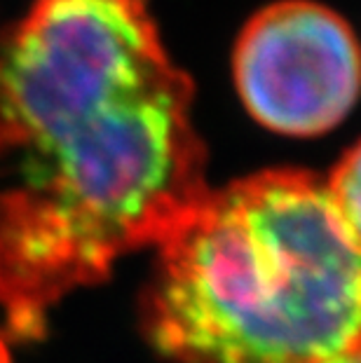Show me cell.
<instances>
[{
	"mask_svg": "<svg viewBox=\"0 0 361 363\" xmlns=\"http://www.w3.org/2000/svg\"><path fill=\"white\" fill-rule=\"evenodd\" d=\"M193 82L145 0H33L0 35V312L52 310L148 249L209 192Z\"/></svg>",
	"mask_w": 361,
	"mask_h": 363,
	"instance_id": "cell-1",
	"label": "cell"
},
{
	"mask_svg": "<svg viewBox=\"0 0 361 363\" xmlns=\"http://www.w3.org/2000/svg\"><path fill=\"white\" fill-rule=\"evenodd\" d=\"M155 251L141 316L169 361L317 363L361 342V246L317 174L211 188Z\"/></svg>",
	"mask_w": 361,
	"mask_h": 363,
	"instance_id": "cell-2",
	"label": "cell"
},
{
	"mask_svg": "<svg viewBox=\"0 0 361 363\" xmlns=\"http://www.w3.org/2000/svg\"><path fill=\"white\" fill-rule=\"evenodd\" d=\"M235 87L258 125L284 136L335 129L361 91L352 26L314 0H279L247 21L233 52Z\"/></svg>",
	"mask_w": 361,
	"mask_h": 363,
	"instance_id": "cell-3",
	"label": "cell"
},
{
	"mask_svg": "<svg viewBox=\"0 0 361 363\" xmlns=\"http://www.w3.org/2000/svg\"><path fill=\"white\" fill-rule=\"evenodd\" d=\"M324 183L338 216L361 246V141L345 150Z\"/></svg>",
	"mask_w": 361,
	"mask_h": 363,
	"instance_id": "cell-4",
	"label": "cell"
},
{
	"mask_svg": "<svg viewBox=\"0 0 361 363\" xmlns=\"http://www.w3.org/2000/svg\"><path fill=\"white\" fill-rule=\"evenodd\" d=\"M317 363H361V342H357L355 347L345 350L335 357H328V359H321Z\"/></svg>",
	"mask_w": 361,
	"mask_h": 363,
	"instance_id": "cell-5",
	"label": "cell"
},
{
	"mask_svg": "<svg viewBox=\"0 0 361 363\" xmlns=\"http://www.w3.org/2000/svg\"><path fill=\"white\" fill-rule=\"evenodd\" d=\"M0 363H12L10 352H7V345H5L3 337H0Z\"/></svg>",
	"mask_w": 361,
	"mask_h": 363,
	"instance_id": "cell-6",
	"label": "cell"
}]
</instances>
